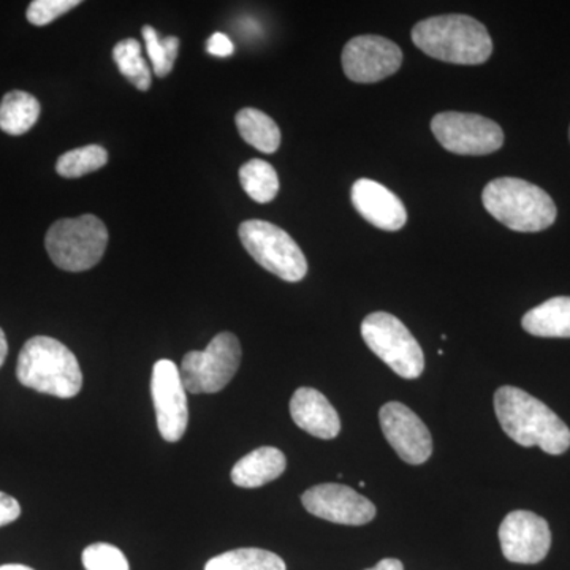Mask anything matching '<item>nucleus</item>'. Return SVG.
Returning <instances> with one entry per match:
<instances>
[{"mask_svg":"<svg viewBox=\"0 0 570 570\" xmlns=\"http://www.w3.org/2000/svg\"><path fill=\"white\" fill-rule=\"evenodd\" d=\"M366 346L397 376L417 379L425 370V355L406 325L393 314H370L362 324Z\"/></svg>","mask_w":570,"mask_h":570,"instance_id":"nucleus-7","label":"nucleus"},{"mask_svg":"<svg viewBox=\"0 0 570 570\" xmlns=\"http://www.w3.org/2000/svg\"><path fill=\"white\" fill-rule=\"evenodd\" d=\"M389 444L407 464H423L433 453V439L425 423L404 404L390 401L379 412Z\"/></svg>","mask_w":570,"mask_h":570,"instance_id":"nucleus-14","label":"nucleus"},{"mask_svg":"<svg viewBox=\"0 0 570 570\" xmlns=\"http://www.w3.org/2000/svg\"><path fill=\"white\" fill-rule=\"evenodd\" d=\"M431 130L442 148L459 156H487L504 142L498 122L472 112H439L431 121Z\"/></svg>","mask_w":570,"mask_h":570,"instance_id":"nucleus-9","label":"nucleus"},{"mask_svg":"<svg viewBox=\"0 0 570 570\" xmlns=\"http://www.w3.org/2000/svg\"><path fill=\"white\" fill-rule=\"evenodd\" d=\"M569 140H570V129H569Z\"/></svg>","mask_w":570,"mask_h":570,"instance_id":"nucleus-33","label":"nucleus"},{"mask_svg":"<svg viewBox=\"0 0 570 570\" xmlns=\"http://www.w3.org/2000/svg\"><path fill=\"white\" fill-rule=\"evenodd\" d=\"M40 116V102L24 91H11L0 102V129L9 135H24L36 126Z\"/></svg>","mask_w":570,"mask_h":570,"instance_id":"nucleus-20","label":"nucleus"},{"mask_svg":"<svg viewBox=\"0 0 570 570\" xmlns=\"http://www.w3.org/2000/svg\"><path fill=\"white\" fill-rule=\"evenodd\" d=\"M302 501L307 512L317 519L348 527L370 523L377 512L376 505L370 499L340 483L313 487L303 494Z\"/></svg>","mask_w":570,"mask_h":570,"instance_id":"nucleus-13","label":"nucleus"},{"mask_svg":"<svg viewBox=\"0 0 570 570\" xmlns=\"http://www.w3.org/2000/svg\"><path fill=\"white\" fill-rule=\"evenodd\" d=\"M236 127L247 145L265 154H273L281 146V130L266 112L257 108H243L236 112Z\"/></svg>","mask_w":570,"mask_h":570,"instance_id":"nucleus-19","label":"nucleus"},{"mask_svg":"<svg viewBox=\"0 0 570 570\" xmlns=\"http://www.w3.org/2000/svg\"><path fill=\"white\" fill-rule=\"evenodd\" d=\"M343 70L354 82H377L392 77L403 63V51L381 36H358L344 47Z\"/></svg>","mask_w":570,"mask_h":570,"instance_id":"nucleus-11","label":"nucleus"},{"mask_svg":"<svg viewBox=\"0 0 570 570\" xmlns=\"http://www.w3.org/2000/svg\"><path fill=\"white\" fill-rule=\"evenodd\" d=\"M206 51L212 56H217V58H228V56L234 55L235 47L225 33L214 32L206 41Z\"/></svg>","mask_w":570,"mask_h":570,"instance_id":"nucleus-28","label":"nucleus"},{"mask_svg":"<svg viewBox=\"0 0 570 570\" xmlns=\"http://www.w3.org/2000/svg\"><path fill=\"white\" fill-rule=\"evenodd\" d=\"M141 32L146 50H148L149 59H151L154 73L159 78L167 77L174 70L176 58H178V37L170 36L160 39L159 33L153 26H145Z\"/></svg>","mask_w":570,"mask_h":570,"instance_id":"nucleus-25","label":"nucleus"},{"mask_svg":"<svg viewBox=\"0 0 570 570\" xmlns=\"http://www.w3.org/2000/svg\"><path fill=\"white\" fill-rule=\"evenodd\" d=\"M21 505L17 499L9 497V494L0 491V528L6 524L13 523L14 520L20 519Z\"/></svg>","mask_w":570,"mask_h":570,"instance_id":"nucleus-29","label":"nucleus"},{"mask_svg":"<svg viewBox=\"0 0 570 570\" xmlns=\"http://www.w3.org/2000/svg\"><path fill=\"white\" fill-rule=\"evenodd\" d=\"M80 3V0H33L26 17L33 26H47Z\"/></svg>","mask_w":570,"mask_h":570,"instance_id":"nucleus-27","label":"nucleus"},{"mask_svg":"<svg viewBox=\"0 0 570 570\" xmlns=\"http://www.w3.org/2000/svg\"><path fill=\"white\" fill-rule=\"evenodd\" d=\"M0 570H33V569L28 568V566H22V564H6V566H0Z\"/></svg>","mask_w":570,"mask_h":570,"instance_id":"nucleus-32","label":"nucleus"},{"mask_svg":"<svg viewBox=\"0 0 570 570\" xmlns=\"http://www.w3.org/2000/svg\"><path fill=\"white\" fill-rule=\"evenodd\" d=\"M45 246L58 268L70 273L86 272L102 261L108 246V228L92 214L56 220L45 236Z\"/></svg>","mask_w":570,"mask_h":570,"instance_id":"nucleus-5","label":"nucleus"},{"mask_svg":"<svg viewBox=\"0 0 570 570\" xmlns=\"http://www.w3.org/2000/svg\"><path fill=\"white\" fill-rule=\"evenodd\" d=\"M499 542L505 560L517 564H538L550 551L549 523L528 510H515L502 520Z\"/></svg>","mask_w":570,"mask_h":570,"instance_id":"nucleus-12","label":"nucleus"},{"mask_svg":"<svg viewBox=\"0 0 570 570\" xmlns=\"http://www.w3.org/2000/svg\"><path fill=\"white\" fill-rule=\"evenodd\" d=\"M112 59L119 71L127 78L135 88L140 91H148L151 88V69L148 62L142 59L141 45L135 39L119 41L112 50Z\"/></svg>","mask_w":570,"mask_h":570,"instance_id":"nucleus-23","label":"nucleus"},{"mask_svg":"<svg viewBox=\"0 0 570 570\" xmlns=\"http://www.w3.org/2000/svg\"><path fill=\"white\" fill-rule=\"evenodd\" d=\"M239 181L245 193L257 204H269L279 193L275 167L262 159H253L239 168Z\"/></svg>","mask_w":570,"mask_h":570,"instance_id":"nucleus-22","label":"nucleus"},{"mask_svg":"<svg viewBox=\"0 0 570 570\" xmlns=\"http://www.w3.org/2000/svg\"><path fill=\"white\" fill-rule=\"evenodd\" d=\"M366 570H404L403 562L395 560V558H385V560L379 561L373 569Z\"/></svg>","mask_w":570,"mask_h":570,"instance_id":"nucleus-30","label":"nucleus"},{"mask_svg":"<svg viewBox=\"0 0 570 570\" xmlns=\"http://www.w3.org/2000/svg\"><path fill=\"white\" fill-rule=\"evenodd\" d=\"M86 570H129V561L118 547L110 543H92L82 551Z\"/></svg>","mask_w":570,"mask_h":570,"instance_id":"nucleus-26","label":"nucleus"},{"mask_svg":"<svg viewBox=\"0 0 570 570\" xmlns=\"http://www.w3.org/2000/svg\"><path fill=\"white\" fill-rule=\"evenodd\" d=\"M7 355H9V343H7L6 333L0 328V367L6 363Z\"/></svg>","mask_w":570,"mask_h":570,"instance_id":"nucleus-31","label":"nucleus"},{"mask_svg":"<svg viewBox=\"0 0 570 570\" xmlns=\"http://www.w3.org/2000/svg\"><path fill=\"white\" fill-rule=\"evenodd\" d=\"M524 332L539 337H570V296H554L532 307L521 321Z\"/></svg>","mask_w":570,"mask_h":570,"instance_id":"nucleus-18","label":"nucleus"},{"mask_svg":"<svg viewBox=\"0 0 570 570\" xmlns=\"http://www.w3.org/2000/svg\"><path fill=\"white\" fill-rule=\"evenodd\" d=\"M242 365V344L230 332L214 336L205 351H193L184 355L183 384L194 395L217 393L230 384Z\"/></svg>","mask_w":570,"mask_h":570,"instance_id":"nucleus-8","label":"nucleus"},{"mask_svg":"<svg viewBox=\"0 0 570 570\" xmlns=\"http://www.w3.org/2000/svg\"><path fill=\"white\" fill-rule=\"evenodd\" d=\"M494 411L502 430L517 444L540 448L549 455L568 452V425L547 404L530 393L505 385L494 393Z\"/></svg>","mask_w":570,"mask_h":570,"instance_id":"nucleus-1","label":"nucleus"},{"mask_svg":"<svg viewBox=\"0 0 570 570\" xmlns=\"http://www.w3.org/2000/svg\"><path fill=\"white\" fill-rule=\"evenodd\" d=\"M287 459L279 449L261 448L247 453L232 469V482L242 489H258L283 475Z\"/></svg>","mask_w":570,"mask_h":570,"instance_id":"nucleus-17","label":"nucleus"},{"mask_svg":"<svg viewBox=\"0 0 570 570\" xmlns=\"http://www.w3.org/2000/svg\"><path fill=\"white\" fill-rule=\"evenodd\" d=\"M482 202L494 219L521 234L546 230L558 216L557 205L546 190L519 178H498L487 184Z\"/></svg>","mask_w":570,"mask_h":570,"instance_id":"nucleus-4","label":"nucleus"},{"mask_svg":"<svg viewBox=\"0 0 570 570\" xmlns=\"http://www.w3.org/2000/svg\"><path fill=\"white\" fill-rule=\"evenodd\" d=\"M291 414L296 426L318 439H335L341 431V420L336 409L330 404L324 393L316 389L296 390L291 400Z\"/></svg>","mask_w":570,"mask_h":570,"instance_id":"nucleus-16","label":"nucleus"},{"mask_svg":"<svg viewBox=\"0 0 570 570\" xmlns=\"http://www.w3.org/2000/svg\"><path fill=\"white\" fill-rule=\"evenodd\" d=\"M352 205L374 227L397 232L407 223L406 206L392 190L373 179H358L352 186Z\"/></svg>","mask_w":570,"mask_h":570,"instance_id":"nucleus-15","label":"nucleus"},{"mask_svg":"<svg viewBox=\"0 0 570 570\" xmlns=\"http://www.w3.org/2000/svg\"><path fill=\"white\" fill-rule=\"evenodd\" d=\"M107 163L108 153L102 146H82V148L62 154L56 163V171L63 178H81V176L100 170Z\"/></svg>","mask_w":570,"mask_h":570,"instance_id":"nucleus-24","label":"nucleus"},{"mask_svg":"<svg viewBox=\"0 0 570 570\" xmlns=\"http://www.w3.org/2000/svg\"><path fill=\"white\" fill-rule=\"evenodd\" d=\"M239 239L250 257L266 272L287 283L305 279L307 262L294 238L266 220H246L239 225Z\"/></svg>","mask_w":570,"mask_h":570,"instance_id":"nucleus-6","label":"nucleus"},{"mask_svg":"<svg viewBox=\"0 0 570 570\" xmlns=\"http://www.w3.org/2000/svg\"><path fill=\"white\" fill-rule=\"evenodd\" d=\"M205 570H287L283 558L268 550L236 549L214 557Z\"/></svg>","mask_w":570,"mask_h":570,"instance_id":"nucleus-21","label":"nucleus"},{"mask_svg":"<svg viewBox=\"0 0 570 570\" xmlns=\"http://www.w3.org/2000/svg\"><path fill=\"white\" fill-rule=\"evenodd\" d=\"M412 41L430 58L460 66H479L493 52L485 26L466 14L426 18L412 29Z\"/></svg>","mask_w":570,"mask_h":570,"instance_id":"nucleus-2","label":"nucleus"},{"mask_svg":"<svg viewBox=\"0 0 570 570\" xmlns=\"http://www.w3.org/2000/svg\"><path fill=\"white\" fill-rule=\"evenodd\" d=\"M17 377L24 387L62 400L77 396L82 373L77 356L61 341L33 336L18 356Z\"/></svg>","mask_w":570,"mask_h":570,"instance_id":"nucleus-3","label":"nucleus"},{"mask_svg":"<svg viewBox=\"0 0 570 570\" xmlns=\"http://www.w3.org/2000/svg\"><path fill=\"white\" fill-rule=\"evenodd\" d=\"M151 393L160 436L168 442L181 441L189 425V406L181 373L171 360H159L154 365Z\"/></svg>","mask_w":570,"mask_h":570,"instance_id":"nucleus-10","label":"nucleus"}]
</instances>
